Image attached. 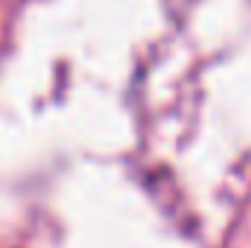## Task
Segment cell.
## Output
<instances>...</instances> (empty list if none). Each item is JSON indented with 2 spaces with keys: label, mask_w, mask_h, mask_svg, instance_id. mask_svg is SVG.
<instances>
[]
</instances>
